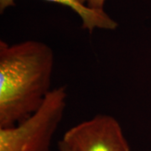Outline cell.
I'll use <instances>...</instances> for the list:
<instances>
[{"label": "cell", "instance_id": "obj_6", "mask_svg": "<svg viewBox=\"0 0 151 151\" xmlns=\"http://www.w3.org/2000/svg\"><path fill=\"white\" fill-rule=\"evenodd\" d=\"M58 149L59 151H73L70 149L69 146L67 145H65V143L62 140L59 141V144H58Z\"/></svg>", "mask_w": 151, "mask_h": 151}, {"label": "cell", "instance_id": "obj_3", "mask_svg": "<svg viewBox=\"0 0 151 151\" xmlns=\"http://www.w3.org/2000/svg\"><path fill=\"white\" fill-rule=\"evenodd\" d=\"M60 140L73 151H131L120 123L106 113L72 126Z\"/></svg>", "mask_w": 151, "mask_h": 151}, {"label": "cell", "instance_id": "obj_5", "mask_svg": "<svg viewBox=\"0 0 151 151\" xmlns=\"http://www.w3.org/2000/svg\"><path fill=\"white\" fill-rule=\"evenodd\" d=\"M87 7L96 9V10H104V6L106 0H79Z\"/></svg>", "mask_w": 151, "mask_h": 151}, {"label": "cell", "instance_id": "obj_4", "mask_svg": "<svg viewBox=\"0 0 151 151\" xmlns=\"http://www.w3.org/2000/svg\"><path fill=\"white\" fill-rule=\"evenodd\" d=\"M49 3L69 8L80 17L81 27L92 34L95 29L115 30L119 24L108 15L105 10H96L81 3L79 0H44ZM15 6V0H0V13Z\"/></svg>", "mask_w": 151, "mask_h": 151}, {"label": "cell", "instance_id": "obj_2", "mask_svg": "<svg viewBox=\"0 0 151 151\" xmlns=\"http://www.w3.org/2000/svg\"><path fill=\"white\" fill-rule=\"evenodd\" d=\"M67 97L65 86L53 88L37 111L14 126L0 128V151H50Z\"/></svg>", "mask_w": 151, "mask_h": 151}, {"label": "cell", "instance_id": "obj_1", "mask_svg": "<svg viewBox=\"0 0 151 151\" xmlns=\"http://www.w3.org/2000/svg\"><path fill=\"white\" fill-rule=\"evenodd\" d=\"M55 54L45 42L0 40V128L11 127L37 111L52 91Z\"/></svg>", "mask_w": 151, "mask_h": 151}]
</instances>
